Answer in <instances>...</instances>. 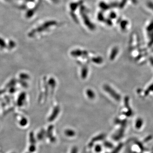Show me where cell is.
Masks as SVG:
<instances>
[{
  "label": "cell",
  "instance_id": "1",
  "mask_svg": "<svg viewBox=\"0 0 153 153\" xmlns=\"http://www.w3.org/2000/svg\"><path fill=\"white\" fill-rule=\"evenodd\" d=\"M103 88L107 92L110 94L111 96H112L113 97V98H116L115 99H120V97H119L118 94H117L116 93H115L114 91L111 89V88L107 85H105L103 86Z\"/></svg>",
  "mask_w": 153,
  "mask_h": 153
},
{
  "label": "cell",
  "instance_id": "2",
  "mask_svg": "<svg viewBox=\"0 0 153 153\" xmlns=\"http://www.w3.org/2000/svg\"><path fill=\"white\" fill-rule=\"evenodd\" d=\"M59 111H60V108L58 106L56 107L55 108V109L54 110L52 116H51L49 118V120L50 121H52L55 120V119L56 118V117H57V115L58 114Z\"/></svg>",
  "mask_w": 153,
  "mask_h": 153
},
{
  "label": "cell",
  "instance_id": "3",
  "mask_svg": "<svg viewBox=\"0 0 153 153\" xmlns=\"http://www.w3.org/2000/svg\"><path fill=\"white\" fill-rule=\"evenodd\" d=\"M71 55L74 56H80L83 55H87V52H83L80 50H76L73 51L71 53Z\"/></svg>",
  "mask_w": 153,
  "mask_h": 153
},
{
  "label": "cell",
  "instance_id": "4",
  "mask_svg": "<svg viewBox=\"0 0 153 153\" xmlns=\"http://www.w3.org/2000/svg\"><path fill=\"white\" fill-rule=\"evenodd\" d=\"M87 95L90 99H93L95 97V94L93 91L91 89H88L86 91Z\"/></svg>",
  "mask_w": 153,
  "mask_h": 153
},
{
  "label": "cell",
  "instance_id": "5",
  "mask_svg": "<svg viewBox=\"0 0 153 153\" xmlns=\"http://www.w3.org/2000/svg\"><path fill=\"white\" fill-rule=\"evenodd\" d=\"M65 134H66V136H70V137L74 136L75 134V132H74V131H73V130H70V129L66 130L65 131Z\"/></svg>",
  "mask_w": 153,
  "mask_h": 153
},
{
  "label": "cell",
  "instance_id": "6",
  "mask_svg": "<svg viewBox=\"0 0 153 153\" xmlns=\"http://www.w3.org/2000/svg\"><path fill=\"white\" fill-rule=\"evenodd\" d=\"M117 52H118V49L117 48H113V49L112 50L111 53V55H110V59L111 60H113L114 58L116 56V55L117 54Z\"/></svg>",
  "mask_w": 153,
  "mask_h": 153
},
{
  "label": "cell",
  "instance_id": "7",
  "mask_svg": "<svg viewBox=\"0 0 153 153\" xmlns=\"http://www.w3.org/2000/svg\"><path fill=\"white\" fill-rule=\"evenodd\" d=\"M105 136L104 134H101V135L95 137L92 139V141H99V140H102L103 139H104Z\"/></svg>",
  "mask_w": 153,
  "mask_h": 153
},
{
  "label": "cell",
  "instance_id": "8",
  "mask_svg": "<svg viewBox=\"0 0 153 153\" xmlns=\"http://www.w3.org/2000/svg\"><path fill=\"white\" fill-rule=\"evenodd\" d=\"M128 24V22L127 20H123L121 21L120 23V27L122 30H125L126 29L127 26Z\"/></svg>",
  "mask_w": 153,
  "mask_h": 153
},
{
  "label": "cell",
  "instance_id": "9",
  "mask_svg": "<svg viewBox=\"0 0 153 153\" xmlns=\"http://www.w3.org/2000/svg\"><path fill=\"white\" fill-rule=\"evenodd\" d=\"M88 74V69L87 67H84L83 68L82 72V76L83 79L86 78Z\"/></svg>",
  "mask_w": 153,
  "mask_h": 153
},
{
  "label": "cell",
  "instance_id": "10",
  "mask_svg": "<svg viewBox=\"0 0 153 153\" xmlns=\"http://www.w3.org/2000/svg\"><path fill=\"white\" fill-rule=\"evenodd\" d=\"M93 62L96 63H101L103 62V59L101 57H95V58L93 59Z\"/></svg>",
  "mask_w": 153,
  "mask_h": 153
},
{
  "label": "cell",
  "instance_id": "11",
  "mask_svg": "<svg viewBox=\"0 0 153 153\" xmlns=\"http://www.w3.org/2000/svg\"><path fill=\"white\" fill-rule=\"evenodd\" d=\"M147 29L148 31H152L153 30V21L149 24V25L148 26Z\"/></svg>",
  "mask_w": 153,
  "mask_h": 153
},
{
  "label": "cell",
  "instance_id": "12",
  "mask_svg": "<svg viewBox=\"0 0 153 153\" xmlns=\"http://www.w3.org/2000/svg\"><path fill=\"white\" fill-rule=\"evenodd\" d=\"M147 5L148 6V7L150 8V9H151L152 11H153V2L151 1H149L147 3Z\"/></svg>",
  "mask_w": 153,
  "mask_h": 153
},
{
  "label": "cell",
  "instance_id": "13",
  "mask_svg": "<svg viewBox=\"0 0 153 153\" xmlns=\"http://www.w3.org/2000/svg\"><path fill=\"white\" fill-rule=\"evenodd\" d=\"M104 144L105 146L107 147V148H112V146H113L112 144H111V143H109L108 142H105Z\"/></svg>",
  "mask_w": 153,
  "mask_h": 153
},
{
  "label": "cell",
  "instance_id": "14",
  "mask_svg": "<svg viewBox=\"0 0 153 153\" xmlns=\"http://www.w3.org/2000/svg\"><path fill=\"white\" fill-rule=\"evenodd\" d=\"M101 149H102L101 147L99 145H96L95 148V150L97 152H99L101 150Z\"/></svg>",
  "mask_w": 153,
  "mask_h": 153
},
{
  "label": "cell",
  "instance_id": "15",
  "mask_svg": "<svg viewBox=\"0 0 153 153\" xmlns=\"http://www.w3.org/2000/svg\"><path fill=\"white\" fill-rule=\"evenodd\" d=\"M77 152H78V148L76 147H74L72 148L71 153H77Z\"/></svg>",
  "mask_w": 153,
  "mask_h": 153
},
{
  "label": "cell",
  "instance_id": "16",
  "mask_svg": "<svg viewBox=\"0 0 153 153\" xmlns=\"http://www.w3.org/2000/svg\"><path fill=\"white\" fill-rule=\"evenodd\" d=\"M110 16H111V18H116V15L115 13L111 12L110 14Z\"/></svg>",
  "mask_w": 153,
  "mask_h": 153
}]
</instances>
